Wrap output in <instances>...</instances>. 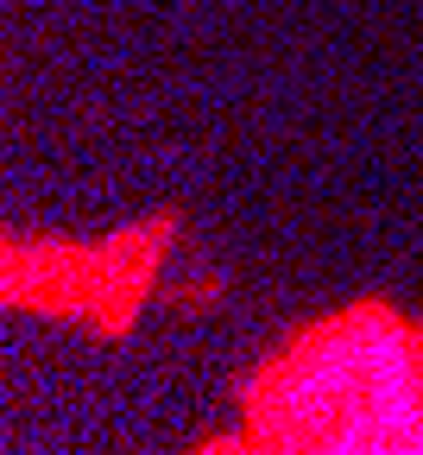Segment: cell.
Segmentation results:
<instances>
[{
    "label": "cell",
    "instance_id": "obj_1",
    "mask_svg": "<svg viewBox=\"0 0 423 455\" xmlns=\"http://www.w3.org/2000/svg\"><path fill=\"white\" fill-rule=\"evenodd\" d=\"M247 449H398L423 455V323L392 304H347L284 348L247 386Z\"/></svg>",
    "mask_w": 423,
    "mask_h": 455
}]
</instances>
